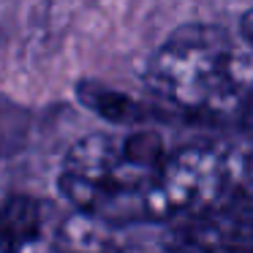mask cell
Segmentation results:
<instances>
[{
    "label": "cell",
    "instance_id": "obj_4",
    "mask_svg": "<svg viewBox=\"0 0 253 253\" xmlns=\"http://www.w3.org/2000/svg\"><path fill=\"white\" fill-rule=\"evenodd\" d=\"M79 98L93 115L104 117L106 123H112L117 128H142V123L150 117V112H144L126 93H115V90H109L106 84H98V82L79 84Z\"/></svg>",
    "mask_w": 253,
    "mask_h": 253
},
{
    "label": "cell",
    "instance_id": "obj_2",
    "mask_svg": "<svg viewBox=\"0 0 253 253\" xmlns=\"http://www.w3.org/2000/svg\"><path fill=\"white\" fill-rule=\"evenodd\" d=\"M144 82L185 120L240 128L253 95V46L218 25H180L150 55Z\"/></svg>",
    "mask_w": 253,
    "mask_h": 253
},
{
    "label": "cell",
    "instance_id": "obj_6",
    "mask_svg": "<svg viewBox=\"0 0 253 253\" xmlns=\"http://www.w3.org/2000/svg\"><path fill=\"white\" fill-rule=\"evenodd\" d=\"M242 182L253 185V150H242Z\"/></svg>",
    "mask_w": 253,
    "mask_h": 253
},
{
    "label": "cell",
    "instance_id": "obj_7",
    "mask_svg": "<svg viewBox=\"0 0 253 253\" xmlns=\"http://www.w3.org/2000/svg\"><path fill=\"white\" fill-rule=\"evenodd\" d=\"M240 128H242V131H251L253 133V95H251V101H248V106H245V115H242Z\"/></svg>",
    "mask_w": 253,
    "mask_h": 253
},
{
    "label": "cell",
    "instance_id": "obj_1",
    "mask_svg": "<svg viewBox=\"0 0 253 253\" xmlns=\"http://www.w3.org/2000/svg\"><path fill=\"white\" fill-rule=\"evenodd\" d=\"M242 147L174 144L150 128L82 136L60 161L57 191L82 218L112 229L180 226L237 196Z\"/></svg>",
    "mask_w": 253,
    "mask_h": 253
},
{
    "label": "cell",
    "instance_id": "obj_3",
    "mask_svg": "<svg viewBox=\"0 0 253 253\" xmlns=\"http://www.w3.org/2000/svg\"><path fill=\"white\" fill-rule=\"evenodd\" d=\"M46 204L30 193H8L0 202V253H25L44 237Z\"/></svg>",
    "mask_w": 253,
    "mask_h": 253
},
{
    "label": "cell",
    "instance_id": "obj_5",
    "mask_svg": "<svg viewBox=\"0 0 253 253\" xmlns=\"http://www.w3.org/2000/svg\"><path fill=\"white\" fill-rule=\"evenodd\" d=\"M33 112L0 93V161L17 155L30 142Z\"/></svg>",
    "mask_w": 253,
    "mask_h": 253
}]
</instances>
